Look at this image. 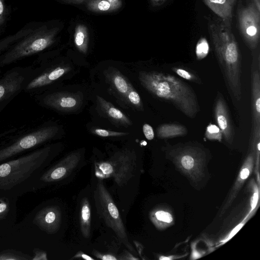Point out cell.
I'll use <instances>...</instances> for the list:
<instances>
[{
    "label": "cell",
    "instance_id": "obj_1",
    "mask_svg": "<svg viewBox=\"0 0 260 260\" xmlns=\"http://www.w3.org/2000/svg\"><path fill=\"white\" fill-rule=\"evenodd\" d=\"M52 150L51 146H46L1 163L0 197L18 198L39 188Z\"/></svg>",
    "mask_w": 260,
    "mask_h": 260
},
{
    "label": "cell",
    "instance_id": "obj_2",
    "mask_svg": "<svg viewBox=\"0 0 260 260\" xmlns=\"http://www.w3.org/2000/svg\"><path fill=\"white\" fill-rule=\"evenodd\" d=\"M208 30L229 92L235 100L240 101L242 56L232 29L217 19L208 20Z\"/></svg>",
    "mask_w": 260,
    "mask_h": 260
},
{
    "label": "cell",
    "instance_id": "obj_3",
    "mask_svg": "<svg viewBox=\"0 0 260 260\" xmlns=\"http://www.w3.org/2000/svg\"><path fill=\"white\" fill-rule=\"evenodd\" d=\"M139 79L152 94L173 105L186 116L193 118L199 112L194 90L178 78L156 71H143L139 73Z\"/></svg>",
    "mask_w": 260,
    "mask_h": 260
},
{
    "label": "cell",
    "instance_id": "obj_4",
    "mask_svg": "<svg viewBox=\"0 0 260 260\" xmlns=\"http://www.w3.org/2000/svg\"><path fill=\"white\" fill-rule=\"evenodd\" d=\"M94 198L97 212L106 225L114 232L119 240L129 250L135 253L129 241L119 211L102 179H98Z\"/></svg>",
    "mask_w": 260,
    "mask_h": 260
},
{
    "label": "cell",
    "instance_id": "obj_5",
    "mask_svg": "<svg viewBox=\"0 0 260 260\" xmlns=\"http://www.w3.org/2000/svg\"><path fill=\"white\" fill-rule=\"evenodd\" d=\"M135 166L134 152L124 149L116 152L106 160L95 163V174L102 180L112 178L121 186L132 178Z\"/></svg>",
    "mask_w": 260,
    "mask_h": 260
},
{
    "label": "cell",
    "instance_id": "obj_6",
    "mask_svg": "<svg viewBox=\"0 0 260 260\" xmlns=\"http://www.w3.org/2000/svg\"><path fill=\"white\" fill-rule=\"evenodd\" d=\"M54 36L53 29H47L45 26L34 28L4 54L0 64H10L43 51L53 43Z\"/></svg>",
    "mask_w": 260,
    "mask_h": 260
},
{
    "label": "cell",
    "instance_id": "obj_7",
    "mask_svg": "<svg viewBox=\"0 0 260 260\" xmlns=\"http://www.w3.org/2000/svg\"><path fill=\"white\" fill-rule=\"evenodd\" d=\"M61 222V212L59 207L48 205L34 209L21 223L16 224L13 232L36 228L48 234H53L59 230Z\"/></svg>",
    "mask_w": 260,
    "mask_h": 260
},
{
    "label": "cell",
    "instance_id": "obj_8",
    "mask_svg": "<svg viewBox=\"0 0 260 260\" xmlns=\"http://www.w3.org/2000/svg\"><path fill=\"white\" fill-rule=\"evenodd\" d=\"M58 130V127L55 126L43 127L2 148L0 149V164L52 139L57 134Z\"/></svg>",
    "mask_w": 260,
    "mask_h": 260
},
{
    "label": "cell",
    "instance_id": "obj_9",
    "mask_svg": "<svg viewBox=\"0 0 260 260\" xmlns=\"http://www.w3.org/2000/svg\"><path fill=\"white\" fill-rule=\"evenodd\" d=\"M238 22L245 42L250 49H255L260 38V10L252 2L239 8Z\"/></svg>",
    "mask_w": 260,
    "mask_h": 260
},
{
    "label": "cell",
    "instance_id": "obj_10",
    "mask_svg": "<svg viewBox=\"0 0 260 260\" xmlns=\"http://www.w3.org/2000/svg\"><path fill=\"white\" fill-rule=\"evenodd\" d=\"M81 158L80 151L73 152L45 171L40 178V188L43 185L56 182L66 178L78 166Z\"/></svg>",
    "mask_w": 260,
    "mask_h": 260
},
{
    "label": "cell",
    "instance_id": "obj_11",
    "mask_svg": "<svg viewBox=\"0 0 260 260\" xmlns=\"http://www.w3.org/2000/svg\"><path fill=\"white\" fill-rule=\"evenodd\" d=\"M17 198L0 197V236L12 234L17 220Z\"/></svg>",
    "mask_w": 260,
    "mask_h": 260
},
{
    "label": "cell",
    "instance_id": "obj_12",
    "mask_svg": "<svg viewBox=\"0 0 260 260\" xmlns=\"http://www.w3.org/2000/svg\"><path fill=\"white\" fill-rule=\"evenodd\" d=\"M44 103L54 109L70 112L78 109L82 105V100L79 93L57 92L45 96Z\"/></svg>",
    "mask_w": 260,
    "mask_h": 260
},
{
    "label": "cell",
    "instance_id": "obj_13",
    "mask_svg": "<svg viewBox=\"0 0 260 260\" xmlns=\"http://www.w3.org/2000/svg\"><path fill=\"white\" fill-rule=\"evenodd\" d=\"M214 117L218 127L225 140L231 143L234 136V130L228 106L222 95L219 92L214 105Z\"/></svg>",
    "mask_w": 260,
    "mask_h": 260
},
{
    "label": "cell",
    "instance_id": "obj_14",
    "mask_svg": "<svg viewBox=\"0 0 260 260\" xmlns=\"http://www.w3.org/2000/svg\"><path fill=\"white\" fill-rule=\"evenodd\" d=\"M219 18L223 23L232 29L233 9L237 0H202Z\"/></svg>",
    "mask_w": 260,
    "mask_h": 260
},
{
    "label": "cell",
    "instance_id": "obj_15",
    "mask_svg": "<svg viewBox=\"0 0 260 260\" xmlns=\"http://www.w3.org/2000/svg\"><path fill=\"white\" fill-rule=\"evenodd\" d=\"M251 71L252 128H260V74L259 67L252 66Z\"/></svg>",
    "mask_w": 260,
    "mask_h": 260
},
{
    "label": "cell",
    "instance_id": "obj_16",
    "mask_svg": "<svg viewBox=\"0 0 260 260\" xmlns=\"http://www.w3.org/2000/svg\"><path fill=\"white\" fill-rule=\"evenodd\" d=\"M71 70L68 66H60L45 72L32 80L27 85V90L41 87L58 79Z\"/></svg>",
    "mask_w": 260,
    "mask_h": 260
},
{
    "label": "cell",
    "instance_id": "obj_17",
    "mask_svg": "<svg viewBox=\"0 0 260 260\" xmlns=\"http://www.w3.org/2000/svg\"><path fill=\"white\" fill-rule=\"evenodd\" d=\"M96 102L100 111L109 119L123 126H129L132 124L130 119L110 102L100 96H96Z\"/></svg>",
    "mask_w": 260,
    "mask_h": 260
},
{
    "label": "cell",
    "instance_id": "obj_18",
    "mask_svg": "<svg viewBox=\"0 0 260 260\" xmlns=\"http://www.w3.org/2000/svg\"><path fill=\"white\" fill-rule=\"evenodd\" d=\"M24 80L19 73L12 72L0 80V101L17 91Z\"/></svg>",
    "mask_w": 260,
    "mask_h": 260
},
{
    "label": "cell",
    "instance_id": "obj_19",
    "mask_svg": "<svg viewBox=\"0 0 260 260\" xmlns=\"http://www.w3.org/2000/svg\"><path fill=\"white\" fill-rule=\"evenodd\" d=\"M106 77L112 87L125 100L132 85L126 78L116 69H112L106 74Z\"/></svg>",
    "mask_w": 260,
    "mask_h": 260
},
{
    "label": "cell",
    "instance_id": "obj_20",
    "mask_svg": "<svg viewBox=\"0 0 260 260\" xmlns=\"http://www.w3.org/2000/svg\"><path fill=\"white\" fill-rule=\"evenodd\" d=\"M80 226L82 236L88 238L91 231V208L88 198H83L80 212Z\"/></svg>",
    "mask_w": 260,
    "mask_h": 260
},
{
    "label": "cell",
    "instance_id": "obj_21",
    "mask_svg": "<svg viewBox=\"0 0 260 260\" xmlns=\"http://www.w3.org/2000/svg\"><path fill=\"white\" fill-rule=\"evenodd\" d=\"M187 133V130L184 126L176 123L162 124L156 129L157 137L161 139L182 136Z\"/></svg>",
    "mask_w": 260,
    "mask_h": 260
},
{
    "label": "cell",
    "instance_id": "obj_22",
    "mask_svg": "<svg viewBox=\"0 0 260 260\" xmlns=\"http://www.w3.org/2000/svg\"><path fill=\"white\" fill-rule=\"evenodd\" d=\"M121 0H90L87 3L89 10L95 12H109L119 9Z\"/></svg>",
    "mask_w": 260,
    "mask_h": 260
},
{
    "label": "cell",
    "instance_id": "obj_23",
    "mask_svg": "<svg viewBox=\"0 0 260 260\" xmlns=\"http://www.w3.org/2000/svg\"><path fill=\"white\" fill-rule=\"evenodd\" d=\"M74 43L77 49L86 54L88 50V36L87 27L83 24L78 25L74 34Z\"/></svg>",
    "mask_w": 260,
    "mask_h": 260
},
{
    "label": "cell",
    "instance_id": "obj_24",
    "mask_svg": "<svg viewBox=\"0 0 260 260\" xmlns=\"http://www.w3.org/2000/svg\"><path fill=\"white\" fill-rule=\"evenodd\" d=\"M32 257L13 249H6L0 252V260H32Z\"/></svg>",
    "mask_w": 260,
    "mask_h": 260
},
{
    "label": "cell",
    "instance_id": "obj_25",
    "mask_svg": "<svg viewBox=\"0 0 260 260\" xmlns=\"http://www.w3.org/2000/svg\"><path fill=\"white\" fill-rule=\"evenodd\" d=\"M34 29L33 27H25L12 37L8 38L6 40L1 41L0 42V52L12 43L14 40L23 38L29 34Z\"/></svg>",
    "mask_w": 260,
    "mask_h": 260
},
{
    "label": "cell",
    "instance_id": "obj_26",
    "mask_svg": "<svg viewBox=\"0 0 260 260\" xmlns=\"http://www.w3.org/2000/svg\"><path fill=\"white\" fill-rule=\"evenodd\" d=\"M91 133L102 137H121L129 134V133L127 132H116L100 128H92L91 131Z\"/></svg>",
    "mask_w": 260,
    "mask_h": 260
},
{
    "label": "cell",
    "instance_id": "obj_27",
    "mask_svg": "<svg viewBox=\"0 0 260 260\" xmlns=\"http://www.w3.org/2000/svg\"><path fill=\"white\" fill-rule=\"evenodd\" d=\"M172 70L174 72H175L178 76H179L180 77L183 79H185L186 80H189L193 82H196L198 84L201 83L200 79L198 77L196 76L194 74H192L191 72H190L185 69L178 67L173 68Z\"/></svg>",
    "mask_w": 260,
    "mask_h": 260
},
{
    "label": "cell",
    "instance_id": "obj_28",
    "mask_svg": "<svg viewBox=\"0 0 260 260\" xmlns=\"http://www.w3.org/2000/svg\"><path fill=\"white\" fill-rule=\"evenodd\" d=\"M127 100L135 107L143 109V104L140 95L133 86L127 92Z\"/></svg>",
    "mask_w": 260,
    "mask_h": 260
},
{
    "label": "cell",
    "instance_id": "obj_29",
    "mask_svg": "<svg viewBox=\"0 0 260 260\" xmlns=\"http://www.w3.org/2000/svg\"><path fill=\"white\" fill-rule=\"evenodd\" d=\"M209 45L205 38H201L198 42L196 47V55L199 59H201L208 54Z\"/></svg>",
    "mask_w": 260,
    "mask_h": 260
},
{
    "label": "cell",
    "instance_id": "obj_30",
    "mask_svg": "<svg viewBox=\"0 0 260 260\" xmlns=\"http://www.w3.org/2000/svg\"><path fill=\"white\" fill-rule=\"evenodd\" d=\"M206 136L209 139L220 140L222 134L219 127L216 125L210 124L207 127Z\"/></svg>",
    "mask_w": 260,
    "mask_h": 260
},
{
    "label": "cell",
    "instance_id": "obj_31",
    "mask_svg": "<svg viewBox=\"0 0 260 260\" xmlns=\"http://www.w3.org/2000/svg\"><path fill=\"white\" fill-rule=\"evenodd\" d=\"M152 219L153 221L157 220L167 223L171 222L173 220L171 214L162 210L157 211L154 214L152 215Z\"/></svg>",
    "mask_w": 260,
    "mask_h": 260
},
{
    "label": "cell",
    "instance_id": "obj_32",
    "mask_svg": "<svg viewBox=\"0 0 260 260\" xmlns=\"http://www.w3.org/2000/svg\"><path fill=\"white\" fill-rule=\"evenodd\" d=\"M143 132L146 138L148 140H152L154 137L153 128L151 125L145 123L143 126Z\"/></svg>",
    "mask_w": 260,
    "mask_h": 260
},
{
    "label": "cell",
    "instance_id": "obj_33",
    "mask_svg": "<svg viewBox=\"0 0 260 260\" xmlns=\"http://www.w3.org/2000/svg\"><path fill=\"white\" fill-rule=\"evenodd\" d=\"M92 254L96 258L102 260H117L118 258L114 255L110 254L102 253L96 250H93Z\"/></svg>",
    "mask_w": 260,
    "mask_h": 260
},
{
    "label": "cell",
    "instance_id": "obj_34",
    "mask_svg": "<svg viewBox=\"0 0 260 260\" xmlns=\"http://www.w3.org/2000/svg\"><path fill=\"white\" fill-rule=\"evenodd\" d=\"M34 257L32 260H47V253L45 251L38 248H35L33 250Z\"/></svg>",
    "mask_w": 260,
    "mask_h": 260
},
{
    "label": "cell",
    "instance_id": "obj_35",
    "mask_svg": "<svg viewBox=\"0 0 260 260\" xmlns=\"http://www.w3.org/2000/svg\"><path fill=\"white\" fill-rule=\"evenodd\" d=\"M6 20V10L5 0H0V27H1Z\"/></svg>",
    "mask_w": 260,
    "mask_h": 260
},
{
    "label": "cell",
    "instance_id": "obj_36",
    "mask_svg": "<svg viewBox=\"0 0 260 260\" xmlns=\"http://www.w3.org/2000/svg\"><path fill=\"white\" fill-rule=\"evenodd\" d=\"M81 258L84 259L86 260H94V259L89 255L85 254L81 251H78L72 258Z\"/></svg>",
    "mask_w": 260,
    "mask_h": 260
},
{
    "label": "cell",
    "instance_id": "obj_37",
    "mask_svg": "<svg viewBox=\"0 0 260 260\" xmlns=\"http://www.w3.org/2000/svg\"><path fill=\"white\" fill-rule=\"evenodd\" d=\"M244 224L243 223H241V224H239L236 228H235L231 233V234L229 235V237L227 238V239H225L224 242H226L228 240H229L231 238H232L237 232L241 228V227Z\"/></svg>",
    "mask_w": 260,
    "mask_h": 260
},
{
    "label": "cell",
    "instance_id": "obj_38",
    "mask_svg": "<svg viewBox=\"0 0 260 260\" xmlns=\"http://www.w3.org/2000/svg\"><path fill=\"white\" fill-rule=\"evenodd\" d=\"M249 173H250V170L248 168H243L240 172V178L242 180L246 179L248 177Z\"/></svg>",
    "mask_w": 260,
    "mask_h": 260
},
{
    "label": "cell",
    "instance_id": "obj_39",
    "mask_svg": "<svg viewBox=\"0 0 260 260\" xmlns=\"http://www.w3.org/2000/svg\"><path fill=\"white\" fill-rule=\"evenodd\" d=\"M121 259H139L138 258L134 257L131 253L127 251L122 253V257L120 258Z\"/></svg>",
    "mask_w": 260,
    "mask_h": 260
},
{
    "label": "cell",
    "instance_id": "obj_40",
    "mask_svg": "<svg viewBox=\"0 0 260 260\" xmlns=\"http://www.w3.org/2000/svg\"><path fill=\"white\" fill-rule=\"evenodd\" d=\"M257 200H258V192H257V191H256L254 193L253 196L252 197V204H251L252 210L254 208V207H255L257 202Z\"/></svg>",
    "mask_w": 260,
    "mask_h": 260
},
{
    "label": "cell",
    "instance_id": "obj_41",
    "mask_svg": "<svg viewBox=\"0 0 260 260\" xmlns=\"http://www.w3.org/2000/svg\"><path fill=\"white\" fill-rule=\"evenodd\" d=\"M166 0H151L152 4L154 6H159L162 4Z\"/></svg>",
    "mask_w": 260,
    "mask_h": 260
},
{
    "label": "cell",
    "instance_id": "obj_42",
    "mask_svg": "<svg viewBox=\"0 0 260 260\" xmlns=\"http://www.w3.org/2000/svg\"><path fill=\"white\" fill-rule=\"evenodd\" d=\"M62 1H66L67 2H69V3L78 4V3H82L85 0H62Z\"/></svg>",
    "mask_w": 260,
    "mask_h": 260
},
{
    "label": "cell",
    "instance_id": "obj_43",
    "mask_svg": "<svg viewBox=\"0 0 260 260\" xmlns=\"http://www.w3.org/2000/svg\"><path fill=\"white\" fill-rule=\"evenodd\" d=\"M252 2L253 3L257 8L260 10V0H252Z\"/></svg>",
    "mask_w": 260,
    "mask_h": 260
}]
</instances>
